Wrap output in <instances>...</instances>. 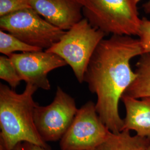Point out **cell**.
<instances>
[{
  "mask_svg": "<svg viewBox=\"0 0 150 150\" xmlns=\"http://www.w3.org/2000/svg\"><path fill=\"white\" fill-rule=\"evenodd\" d=\"M78 108L74 98L57 87L53 101L50 105L36 106L33 118L36 129L44 141L62 139L75 118Z\"/></svg>",
  "mask_w": 150,
  "mask_h": 150,
  "instance_id": "7",
  "label": "cell"
},
{
  "mask_svg": "<svg viewBox=\"0 0 150 150\" xmlns=\"http://www.w3.org/2000/svg\"><path fill=\"white\" fill-rule=\"evenodd\" d=\"M22 146L24 150H47L40 146L28 142H23Z\"/></svg>",
  "mask_w": 150,
  "mask_h": 150,
  "instance_id": "17",
  "label": "cell"
},
{
  "mask_svg": "<svg viewBox=\"0 0 150 150\" xmlns=\"http://www.w3.org/2000/svg\"><path fill=\"white\" fill-rule=\"evenodd\" d=\"M136 67V78L123 95L134 98L150 97V54L141 55Z\"/></svg>",
  "mask_w": 150,
  "mask_h": 150,
  "instance_id": "12",
  "label": "cell"
},
{
  "mask_svg": "<svg viewBox=\"0 0 150 150\" xmlns=\"http://www.w3.org/2000/svg\"><path fill=\"white\" fill-rule=\"evenodd\" d=\"M110 132L97 112L95 103L88 101L78 109L69 128L60 139V149L95 150Z\"/></svg>",
  "mask_w": 150,
  "mask_h": 150,
  "instance_id": "6",
  "label": "cell"
},
{
  "mask_svg": "<svg viewBox=\"0 0 150 150\" xmlns=\"http://www.w3.org/2000/svg\"><path fill=\"white\" fill-rule=\"evenodd\" d=\"M0 78L12 88H16L22 81L10 58L6 56H0Z\"/></svg>",
  "mask_w": 150,
  "mask_h": 150,
  "instance_id": "14",
  "label": "cell"
},
{
  "mask_svg": "<svg viewBox=\"0 0 150 150\" xmlns=\"http://www.w3.org/2000/svg\"><path fill=\"white\" fill-rule=\"evenodd\" d=\"M30 4L45 20L65 31L84 18L80 0H30Z\"/></svg>",
  "mask_w": 150,
  "mask_h": 150,
  "instance_id": "9",
  "label": "cell"
},
{
  "mask_svg": "<svg viewBox=\"0 0 150 150\" xmlns=\"http://www.w3.org/2000/svg\"><path fill=\"white\" fill-rule=\"evenodd\" d=\"M144 54L139 38L112 35L98 45L87 67L84 82L97 96L95 107L100 118L114 134L123 130L119 102L137 76L130 61Z\"/></svg>",
  "mask_w": 150,
  "mask_h": 150,
  "instance_id": "1",
  "label": "cell"
},
{
  "mask_svg": "<svg viewBox=\"0 0 150 150\" xmlns=\"http://www.w3.org/2000/svg\"><path fill=\"white\" fill-rule=\"evenodd\" d=\"M28 8L30 0H0V17Z\"/></svg>",
  "mask_w": 150,
  "mask_h": 150,
  "instance_id": "15",
  "label": "cell"
},
{
  "mask_svg": "<svg viewBox=\"0 0 150 150\" xmlns=\"http://www.w3.org/2000/svg\"><path fill=\"white\" fill-rule=\"evenodd\" d=\"M137 36L144 54H150V20L145 18H142Z\"/></svg>",
  "mask_w": 150,
  "mask_h": 150,
  "instance_id": "16",
  "label": "cell"
},
{
  "mask_svg": "<svg viewBox=\"0 0 150 150\" xmlns=\"http://www.w3.org/2000/svg\"><path fill=\"white\" fill-rule=\"evenodd\" d=\"M143 10L146 14H150V0H148L142 6Z\"/></svg>",
  "mask_w": 150,
  "mask_h": 150,
  "instance_id": "18",
  "label": "cell"
},
{
  "mask_svg": "<svg viewBox=\"0 0 150 150\" xmlns=\"http://www.w3.org/2000/svg\"><path fill=\"white\" fill-rule=\"evenodd\" d=\"M121 100L126 109L123 130L134 131L150 139V97L134 98L123 95Z\"/></svg>",
  "mask_w": 150,
  "mask_h": 150,
  "instance_id": "10",
  "label": "cell"
},
{
  "mask_svg": "<svg viewBox=\"0 0 150 150\" xmlns=\"http://www.w3.org/2000/svg\"><path fill=\"white\" fill-rule=\"evenodd\" d=\"M150 139L137 134L132 136L129 131L114 134L110 131L107 139L95 150H147Z\"/></svg>",
  "mask_w": 150,
  "mask_h": 150,
  "instance_id": "11",
  "label": "cell"
},
{
  "mask_svg": "<svg viewBox=\"0 0 150 150\" xmlns=\"http://www.w3.org/2000/svg\"><path fill=\"white\" fill-rule=\"evenodd\" d=\"M38 87L26 84L22 93H17L4 84L0 85V144L5 150H13L22 142L50 147L39 134L33 113L38 103L33 96Z\"/></svg>",
  "mask_w": 150,
  "mask_h": 150,
  "instance_id": "2",
  "label": "cell"
},
{
  "mask_svg": "<svg viewBox=\"0 0 150 150\" xmlns=\"http://www.w3.org/2000/svg\"><path fill=\"white\" fill-rule=\"evenodd\" d=\"M42 50L23 42L10 33L0 31V52L6 56L8 57L16 51L26 52Z\"/></svg>",
  "mask_w": 150,
  "mask_h": 150,
  "instance_id": "13",
  "label": "cell"
},
{
  "mask_svg": "<svg viewBox=\"0 0 150 150\" xmlns=\"http://www.w3.org/2000/svg\"><path fill=\"white\" fill-rule=\"evenodd\" d=\"M0 28L25 43L45 50L57 42L65 32L42 18L32 8L0 17Z\"/></svg>",
  "mask_w": 150,
  "mask_h": 150,
  "instance_id": "5",
  "label": "cell"
},
{
  "mask_svg": "<svg viewBox=\"0 0 150 150\" xmlns=\"http://www.w3.org/2000/svg\"><path fill=\"white\" fill-rule=\"evenodd\" d=\"M22 81L44 90H50L48 73L67 65L57 54L46 51L13 54L8 56Z\"/></svg>",
  "mask_w": 150,
  "mask_h": 150,
  "instance_id": "8",
  "label": "cell"
},
{
  "mask_svg": "<svg viewBox=\"0 0 150 150\" xmlns=\"http://www.w3.org/2000/svg\"><path fill=\"white\" fill-rule=\"evenodd\" d=\"M147 150H150V144L149 145V146H148V147H147Z\"/></svg>",
  "mask_w": 150,
  "mask_h": 150,
  "instance_id": "20",
  "label": "cell"
},
{
  "mask_svg": "<svg viewBox=\"0 0 150 150\" xmlns=\"http://www.w3.org/2000/svg\"><path fill=\"white\" fill-rule=\"evenodd\" d=\"M13 150H24L22 146V143L18 144Z\"/></svg>",
  "mask_w": 150,
  "mask_h": 150,
  "instance_id": "19",
  "label": "cell"
},
{
  "mask_svg": "<svg viewBox=\"0 0 150 150\" xmlns=\"http://www.w3.org/2000/svg\"><path fill=\"white\" fill-rule=\"evenodd\" d=\"M106 36L83 18L66 31L57 42L45 51L57 54L64 59L81 83L84 82L85 71L92 54Z\"/></svg>",
  "mask_w": 150,
  "mask_h": 150,
  "instance_id": "4",
  "label": "cell"
},
{
  "mask_svg": "<svg viewBox=\"0 0 150 150\" xmlns=\"http://www.w3.org/2000/svg\"><path fill=\"white\" fill-rule=\"evenodd\" d=\"M141 0H80L82 13L92 26L106 35L138 36Z\"/></svg>",
  "mask_w": 150,
  "mask_h": 150,
  "instance_id": "3",
  "label": "cell"
}]
</instances>
